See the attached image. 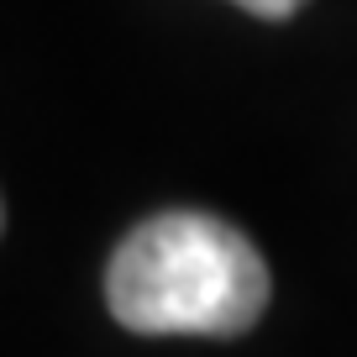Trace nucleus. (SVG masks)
Listing matches in <instances>:
<instances>
[{
    "label": "nucleus",
    "mask_w": 357,
    "mask_h": 357,
    "mask_svg": "<svg viewBox=\"0 0 357 357\" xmlns=\"http://www.w3.org/2000/svg\"><path fill=\"white\" fill-rule=\"evenodd\" d=\"M231 6H242V11L263 16V22H284V16H294L305 6V0H231Z\"/></svg>",
    "instance_id": "f03ea898"
},
{
    "label": "nucleus",
    "mask_w": 357,
    "mask_h": 357,
    "mask_svg": "<svg viewBox=\"0 0 357 357\" xmlns=\"http://www.w3.org/2000/svg\"><path fill=\"white\" fill-rule=\"evenodd\" d=\"M0 221H6V215H0Z\"/></svg>",
    "instance_id": "7ed1b4c3"
},
{
    "label": "nucleus",
    "mask_w": 357,
    "mask_h": 357,
    "mask_svg": "<svg viewBox=\"0 0 357 357\" xmlns=\"http://www.w3.org/2000/svg\"><path fill=\"white\" fill-rule=\"evenodd\" d=\"M268 263L231 221L163 211L105 268V305L137 336H242L268 310Z\"/></svg>",
    "instance_id": "f257e3e1"
}]
</instances>
